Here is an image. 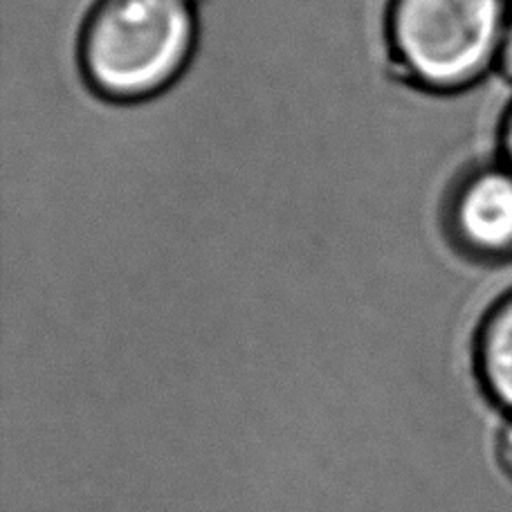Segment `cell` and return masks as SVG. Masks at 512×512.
<instances>
[{
    "mask_svg": "<svg viewBox=\"0 0 512 512\" xmlns=\"http://www.w3.org/2000/svg\"><path fill=\"white\" fill-rule=\"evenodd\" d=\"M447 227L463 254L481 263L512 261V171L490 162L465 173L447 205Z\"/></svg>",
    "mask_w": 512,
    "mask_h": 512,
    "instance_id": "cell-3",
    "label": "cell"
},
{
    "mask_svg": "<svg viewBox=\"0 0 512 512\" xmlns=\"http://www.w3.org/2000/svg\"><path fill=\"white\" fill-rule=\"evenodd\" d=\"M497 70L501 72V75H504V79L512 86V0H510V9H508L504 41H501V52H499Z\"/></svg>",
    "mask_w": 512,
    "mask_h": 512,
    "instance_id": "cell-7",
    "label": "cell"
},
{
    "mask_svg": "<svg viewBox=\"0 0 512 512\" xmlns=\"http://www.w3.org/2000/svg\"><path fill=\"white\" fill-rule=\"evenodd\" d=\"M187 3H189V5H196V3H198V0H187Z\"/></svg>",
    "mask_w": 512,
    "mask_h": 512,
    "instance_id": "cell-8",
    "label": "cell"
},
{
    "mask_svg": "<svg viewBox=\"0 0 512 512\" xmlns=\"http://www.w3.org/2000/svg\"><path fill=\"white\" fill-rule=\"evenodd\" d=\"M497 160L504 162L506 167L512 171V102L508 104L506 113H504V117H501V124H499Z\"/></svg>",
    "mask_w": 512,
    "mask_h": 512,
    "instance_id": "cell-5",
    "label": "cell"
},
{
    "mask_svg": "<svg viewBox=\"0 0 512 512\" xmlns=\"http://www.w3.org/2000/svg\"><path fill=\"white\" fill-rule=\"evenodd\" d=\"M474 373L492 405L512 418V288L495 299L474 335Z\"/></svg>",
    "mask_w": 512,
    "mask_h": 512,
    "instance_id": "cell-4",
    "label": "cell"
},
{
    "mask_svg": "<svg viewBox=\"0 0 512 512\" xmlns=\"http://www.w3.org/2000/svg\"><path fill=\"white\" fill-rule=\"evenodd\" d=\"M510 0H391L387 39L414 84L459 93L497 70Z\"/></svg>",
    "mask_w": 512,
    "mask_h": 512,
    "instance_id": "cell-2",
    "label": "cell"
},
{
    "mask_svg": "<svg viewBox=\"0 0 512 512\" xmlns=\"http://www.w3.org/2000/svg\"><path fill=\"white\" fill-rule=\"evenodd\" d=\"M194 45L187 0H99L81 32L79 61L95 93L137 102L169 88Z\"/></svg>",
    "mask_w": 512,
    "mask_h": 512,
    "instance_id": "cell-1",
    "label": "cell"
},
{
    "mask_svg": "<svg viewBox=\"0 0 512 512\" xmlns=\"http://www.w3.org/2000/svg\"><path fill=\"white\" fill-rule=\"evenodd\" d=\"M497 461L508 479H512V418H508L497 436Z\"/></svg>",
    "mask_w": 512,
    "mask_h": 512,
    "instance_id": "cell-6",
    "label": "cell"
}]
</instances>
